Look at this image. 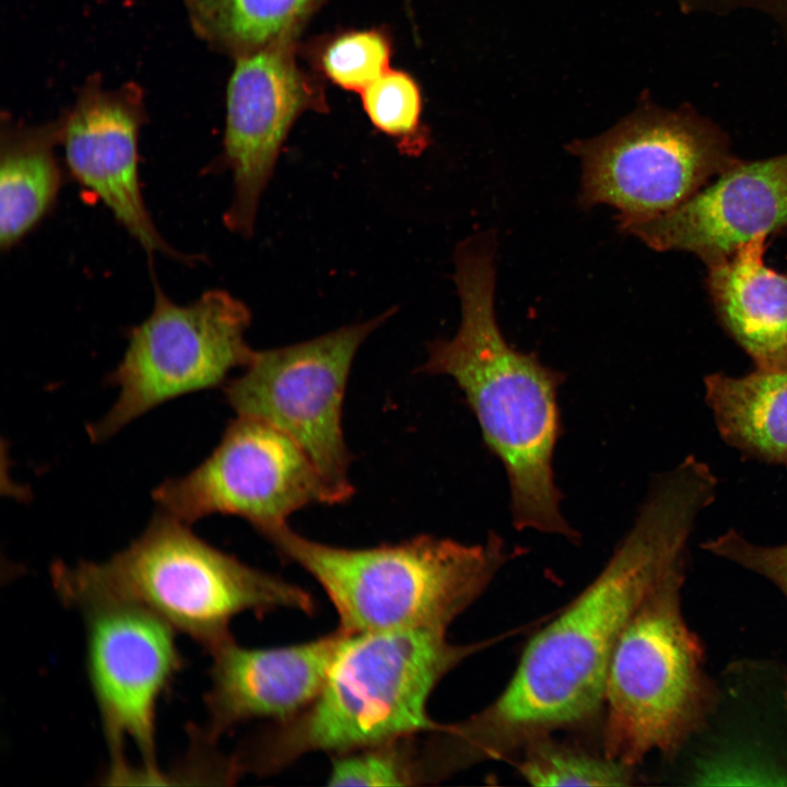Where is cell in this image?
<instances>
[{"label":"cell","mask_w":787,"mask_h":787,"mask_svg":"<svg viewBox=\"0 0 787 787\" xmlns=\"http://www.w3.org/2000/svg\"><path fill=\"white\" fill-rule=\"evenodd\" d=\"M60 122L8 125L0 145V248L11 250L54 209L63 184Z\"/></svg>","instance_id":"e0dca14e"},{"label":"cell","mask_w":787,"mask_h":787,"mask_svg":"<svg viewBox=\"0 0 787 787\" xmlns=\"http://www.w3.org/2000/svg\"><path fill=\"white\" fill-rule=\"evenodd\" d=\"M447 630L349 633L315 700L244 743L237 776L271 774L310 752L343 754L443 728L427 714L442 678L474 650Z\"/></svg>","instance_id":"3957f363"},{"label":"cell","mask_w":787,"mask_h":787,"mask_svg":"<svg viewBox=\"0 0 787 787\" xmlns=\"http://www.w3.org/2000/svg\"><path fill=\"white\" fill-rule=\"evenodd\" d=\"M365 113L374 127L392 138L401 153L418 156L428 145L422 126V97L414 79L387 70L362 92Z\"/></svg>","instance_id":"44dd1931"},{"label":"cell","mask_w":787,"mask_h":787,"mask_svg":"<svg viewBox=\"0 0 787 787\" xmlns=\"http://www.w3.org/2000/svg\"><path fill=\"white\" fill-rule=\"evenodd\" d=\"M395 309L361 324L287 346L255 351L240 376L224 389L237 415L260 419L284 432L307 454L334 504L354 493L351 456L342 431V406L354 356Z\"/></svg>","instance_id":"9c48e42d"},{"label":"cell","mask_w":787,"mask_h":787,"mask_svg":"<svg viewBox=\"0 0 787 787\" xmlns=\"http://www.w3.org/2000/svg\"><path fill=\"white\" fill-rule=\"evenodd\" d=\"M141 122L140 107L131 97L89 92L60 122L64 167L151 259L161 254L193 263L195 256L177 251L163 238L145 204L139 166Z\"/></svg>","instance_id":"5bb4252c"},{"label":"cell","mask_w":787,"mask_h":787,"mask_svg":"<svg viewBox=\"0 0 787 787\" xmlns=\"http://www.w3.org/2000/svg\"><path fill=\"white\" fill-rule=\"evenodd\" d=\"M52 583L63 602L105 595L138 603L209 653L232 637L230 623L240 613L315 611L306 590L216 549L161 510L109 559L55 564Z\"/></svg>","instance_id":"277c9868"},{"label":"cell","mask_w":787,"mask_h":787,"mask_svg":"<svg viewBox=\"0 0 787 787\" xmlns=\"http://www.w3.org/2000/svg\"><path fill=\"white\" fill-rule=\"evenodd\" d=\"M349 632L340 627L305 643L249 648L233 637L210 653L208 721L201 737L214 743L235 726L259 718L285 721L318 695Z\"/></svg>","instance_id":"9a60e30c"},{"label":"cell","mask_w":787,"mask_h":787,"mask_svg":"<svg viewBox=\"0 0 787 787\" xmlns=\"http://www.w3.org/2000/svg\"><path fill=\"white\" fill-rule=\"evenodd\" d=\"M567 150L580 161L579 204L612 207L620 231L679 207L740 161L707 120L646 105Z\"/></svg>","instance_id":"52a82bcc"},{"label":"cell","mask_w":787,"mask_h":787,"mask_svg":"<svg viewBox=\"0 0 787 787\" xmlns=\"http://www.w3.org/2000/svg\"><path fill=\"white\" fill-rule=\"evenodd\" d=\"M519 764L533 786H626L633 766L551 741L547 735L527 741Z\"/></svg>","instance_id":"ffe728a7"},{"label":"cell","mask_w":787,"mask_h":787,"mask_svg":"<svg viewBox=\"0 0 787 787\" xmlns=\"http://www.w3.org/2000/svg\"><path fill=\"white\" fill-rule=\"evenodd\" d=\"M494 252L489 233L457 246L460 326L451 339L428 344L420 371L450 376L463 392L485 447L505 468L514 526L574 539L576 532L560 510L552 468L562 431L556 396L564 375L503 337L494 310Z\"/></svg>","instance_id":"7a4b0ae2"},{"label":"cell","mask_w":787,"mask_h":787,"mask_svg":"<svg viewBox=\"0 0 787 787\" xmlns=\"http://www.w3.org/2000/svg\"><path fill=\"white\" fill-rule=\"evenodd\" d=\"M69 606L83 615L86 673L111 755L109 771L128 764L124 748L131 743L144 777H161L157 706L184 665L177 632L144 607L113 596H82Z\"/></svg>","instance_id":"30bf717a"},{"label":"cell","mask_w":787,"mask_h":787,"mask_svg":"<svg viewBox=\"0 0 787 787\" xmlns=\"http://www.w3.org/2000/svg\"><path fill=\"white\" fill-rule=\"evenodd\" d=\"M265 537L317 580L337 611L339 627L352 634L447 630L507 560L505 543L495 533L472 545L423 535L366 549L322 544L289 525Z\"/></svg>","instance_id":"5b68a950"},{"label":"cell","mask_w":787,"mask_h":787,"mask_svg":"<svg viewBox=\"0 0 787 787\" xmlns=\"http://www.w3.org/2000/svg\"><path fill=\"white\" fill-rule=\"evenodd\" d=\"M706 551L771 580L787 598V544L763 547L749 542L735 529L708 540Z\"/></svg>","instance_id":"cb8c5ba5"},{"label":"cell","mask_w":787,"mask_h":787,"mask_svg":"<svg viewBox=\"0 0 787 787\" xmlns=\"http://www.w3.org/2000/svg\"><path fill=\"white\" fill-rule=\"evenodd\" d=\"M767 235H757L708 268L717 318L756 368L787 369V272L764 262Z\"/></svg>","instance_id":"2e32d148"},{"label":"cell","mask_w":787,"mask_h":787,"mask_svg":"<svg viewBox=\"0 0 787 787\" xmlns=\"http://www.w3.org/2000/svg\"><path fill=\"white\" fill-rule=\"evenodd\" d=\"M412 737L337 754L330 786H402L418 784Z\"/></svg>","instance_id":"7402d4cb"},{"label":"cell","mask_w":787,"mask_h":787,"mask_svg":"<svg viewBox=\"0 0 787 787\" xmlns=\"http://www.w3.org/2000/svg\"><path fill=\"white\" fill-rule=\"evenodd\" d=\"M250 322L246 304L224 290L178 304L154 281L152 310L128 332L122 359L107 378L118 397L89 426L91 439L103 442L153 408L219 386L244 368L255 352L245 339Z\"/></svg>","instance_id":"ba28073f"},{"label":"cell","mask_w":787,"mask_h":787,"mask_svg":"<svg viewBox=\"0 0 787 787\" xmlns=\"http://www.w3.org/2000/svg\"><path fill=\"white\" fill-rule=\"evenodd\" d=\"M390 54V42L380 31H353L328 42L319 63L336 85L362 92L389 69Z\"/></svg>","instance_id":"603a6c76"},{"label":"cell","mask_w":787,"mask_h":787,"mask_svg":"<svg viewBox=\"0 0 787 787\" xmlns=\"http://www.w3.org/2000/svg\"><path fill=\"white\" fill-rule=\"evenodd\" d=\"M721 438L743 454L787 467V369L704 377Z\"/></svg>","instance_id":"ac0fdd59"},{"label":"cell","mask_w":787,"mask_h":787,"mask_svg":"<svg viewBox=\"0 0 787 787\" xmlns=\"http://www.w3.org/2000/svg\"><path fill=\"white\" fill-rule=\"evenodd\" d=\"M314 104L293 38L239 55L227 87L223 150L212 166L232 175L233 198L223 215L227 230L252 236L281 148L297 117Z\"/></svg>","instance_id":"7c38bea8"},{"label":"cell","mask_w":787,"mask_h":787,"mask_svg":"<svg viewBox=\"0 0 787 787\" xmlns=\"http://www.w3.org/2000/svg\"><path fill=\"white\" fill-rule=\"evenodd\" d=\"M787 231V153L739 161L671 211L623 233L658 251H686L707 267L757 235Z\"/></svg>","instance_id":"4fadbf2b"},{"label":"cell","mask_w":787,"mask_h":787,"mask_svg":"<svg viewBox=\"0 0 787 787\" xmlns=\"http://www.w3.org/2000/svg\"><path fill=\"white\" fill-rule=\"evenodd\" d=\"M784 700H785V704H786V708H787V689H786V691H785V693H784Z\"/></svg>","instance_id":"484cf974"},{"label":"cell","mask_w":787,"mask_h":787,"mask_svg":"<svg viewBox=\"0 0 787 787\" xmlns=\"http://www.w3.org/2000/svg\"><path fill=\"white\" fill-rule=\"evenodd\" d=\"M717 479L695 456L654 481L630 531L585 590L527 645L504 692L456 725L470 762L592 717L603 705L614 647L651 589L685 562L698 514Z\"/></svg>","instance_id":"6da1fadb"},{"label":"cell","mask_w":787,"mask_h":787,"mask_svg":"<svg viewBox=\"0 0 787 787\" xmlns=\"http://www.w3.org/2000/svg\"><path fill=\"white\" fill-rule=\"evenodd\" d=\"M322 0H189L192 16L212 42L239 55L293 38Z\"/></svg>","instance_id":"d6986e66"},{"label":"cell","mask_w":787,"mask_h":787,"mask_svg":"<svg viewBox=\"0 0 787 787\" xmlns=\"http://www.w3.org/2000/svg\"><path fill=\"white\" fill-rule=\"evenodd\" d=\"M685 562L648 594L622 632L604 685L603 754L634 766L671 755L704 724L715 700L698 637L681 612Z\"/></svg>","instance_id":"8992f818"},{"label":"cell","mask_w":787,"mask_h":787,"mask_svg":"<svg viewBox=\"0 0 787 787\" xmlns=\"http://www.w3.org/2000/svg\"><path fill=\"white\" fill-rule=\"evenodd\" d=\"M160 510L191 524L214 514L247 520L265 536L296 510L333 505L302 447L260 419L237 415L212 454L191 472L167 479L153 493Z\"/></svg>","instance_id":"8fae6325"},{"label":"cell","mask_w":787,"mask_h":787,"mask_svg":"<svg viewBox=\"0 0 787 787\" xmlns=\"http://www.w3.org/2000/svg\"><path fill=\"white\" fill-rule=\"evenodd\" d=\"M717 1V0H716ZM719 2H726V4L736 5H759L760 8L767 9L773 12H787V0H719Z\"/></svg>","instance_id":"d4e9b609"}]
</instances>
